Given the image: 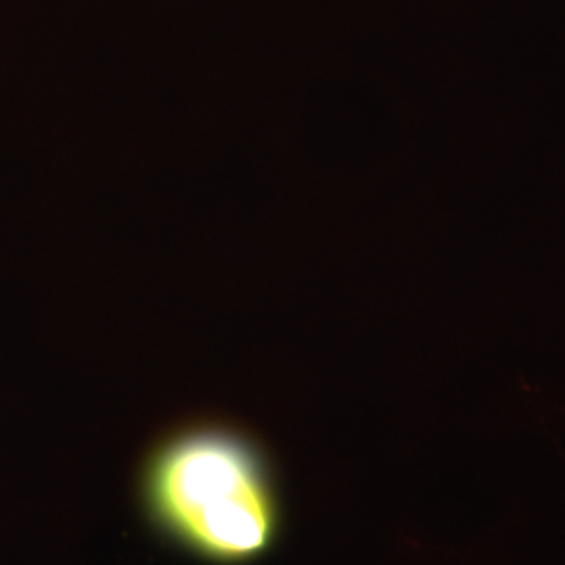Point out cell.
I'll return each instance as SVG.
<instances>
[{
    "mask_svg": "<svg viewBox=\"0 0 565 565\" xmlns=\"http://www.w3.org/2000/svg\"><path fill=\"white\" fill-rule=\"evenodd\" d=\"M160 513L186 541L218 557H247L268 545L275 509L260 471L237 440L189 434L153 473Z\"/></svg>",
    "mask_w": 565,
    "mask_h": 565,
    "instance_id": "cell-1",
    "label": "cell"
}]
</instances>
